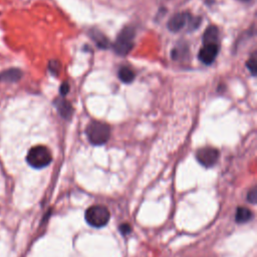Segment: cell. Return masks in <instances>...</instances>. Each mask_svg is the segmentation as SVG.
Returning <instances> with one entry per match:
<instances>
[{
	"instance_id": "1",
	"label": "cell",
	"mask_w": 257,
	"mask_h": 257,
	"mask_svg": "<svg viewBox=\"0 0 257 257\" xmlns=\"http://www.w3.org/2000/svg\"><path fill=\"white\" fill-rule=\"evenodd\" d=\"M85 133L90 144L101 146L108 141L110 137V127L105 122L92 120L87 124Z\"/></svg>"
},
{
	"instance_id": "2",
	"label": "cell",
	"mask_w": 257,
	"mask_h": 257,
	"mask_svg": "<svg viewBox=\"0 0 257 257\" xmlns=\"http://www.w3.org/2000/svg\"><path fill=\"white\" fill-rule=\"evenodd\" d=\"M136 35V30L134 27L126 26L124 27L117 35L112 48L117 55H126L134 47V39Z\"/></svg>"
},
{
	"instance_id": "3",
	"label": "cell",
	"mask_w": 257,
	"mask_h": 257,
	"mask_svg": "<svg viewBox=\"0 0 257 257\" xmlns=\"http://www.w3.org/2000/svg\"><path fill=\"white\" fill-rule=\"evenodd\" d=\"M26 161L32 168L42 169L51 163L52 156L46 147L35 146L29 150Z\"/></svg>"
},
{
	"instance_id": "4",
	"label": "cell",
	"mask_w": 257,
	"mask_h": 257,
	"mask_svg": "<svg viewBox=\"0 0 257 257\" xmlns=\"http://www.w3.org/2000/svg\"><path fill=\"white\" fill-rule=\"evenodd\" d=\"M84 217L88 225L95 228H100L107 224L110 214L106 207L102 205H93L86 209Z\"/></svg>"
},
{
	"instance_id": "5",
	"label": "cell",
	"mask_w": 257,
	"mask_h": 257,
	"mask_svg": "<svg viewBox=\"0 0 257 257\" xmlns=\"http://www.w3.org/2000/svg\"><path fill=\"white\" fill-rule=\"evenodd\" d=\"M196 159L202 166L206 168L213 167L219 159V151L211 147L201 148L196 153Z\"/></svg>"
},
{
	"instance_id": "6",
	"label": "cell",
	"mask_w": 257,
	"mask_h": 257,
	"mask_svg": "<svg viewBox=\"0 0 257 257\" xmlns=\"http://www.w3.org/2000/svg\"><path fill=\"white\" fill-rule=\"evenodd\" d=\"M219 52V44H203V47L199 50L198 58L204 64H211L216 59Z\"/></svg>"
},
{
	"instance_id": "7",
	"label": "cell",
	"mask_w": 257,
	"mask_h": 257,
	"mask_svg": "<svg viewBox=\"0 0 257 257\" xmlns=\"http://www.w3.org/2000/svg\"><path fill=\"white\" fill-rule=\"evenodd\" d=\"M189 17H190V14L184 13V12L175 14L174 16L171 17V19L169 20V22L167 24L168 29L172 32L180 31L182 28H184L185 24L188 22Z\"/></svg>"
},
{
	"instance_id": "8",
	"label": "cell",
	"mask_w": 257,
	"mask_h": 257,
	"mask_svg": "<svg viewBox=\"0 0 257 257\" xmlns=\"http://www.w3.org/2000/svg\"><path fill=\"white\" fill-rule=\"evenodd\" d=\"M54 104H55V106L57 108V111L61 115V117L66 118V119L70 118V116L72 115L73 109H72L71 104L66 99L57 98V99H55Z\"/></svg>"
},
{
	"instance_id": "9",
	"label": "cell",
	"mask_w": 257,
	"mask_h": 257,
	"mask_svg": "<svg viewBox=\"0 0 257 257\" xmlns=\"http://www.w3.org/2000/svg\"><path fill=\"white\" fill-rule=\"evenodd\" d=\"M203 44H219V30L216 26H208L203 34Z\"/></svg>"
},
{
	"instance_id": "10",
	"label": "cell",
	"mask_w": 257,
	"mask_h": 257,
	"mask_svg": "<svg viewBox=\"0 0 257 257\" xmlns=\"http://www.w3.org/2000/svg\"><path fill=\"white\" fill-rule=\"evenodd\" d=\"M91 39L96 43V45L101 49H107L110 46V41L108 38L99 30L97 29H91L89 31Z\"/></svg>"
},
{
	"instance_id": "11",
	"label": "cell",
	"mask_w": 257,
	"mask_h": 257,
	"mask_svg": "<svg viewBox=\"0 0 257 257\" xmlns=\"http://www.w3.org/2000/svg\"><path fill=\"white\" fill-rule=\"evenodd\" d=\"M117 76L123 83H131L135 79V72L128 66H121L117 71Z\"/></svg>"
},
{
	"instance_id": "12",
	"label": "cell",
	"mask_w": 257,
	"mask_h": 257,
	"mask_svg": "<svg viewBox=\"0 0 257 257\" xmlns=\"http://www.w3.org/2000/svg\"><path fill=\"white\" fill-rule=\"evenodd\" d=\"M21 75H22V72H21L20 69L10 68V69L5 70L2 73L1 78H3L6 81H9V82H15V81H17L21 78Z\"/></svg>"
},
{
	"instance_id": "13",
	"label": "cell",
	"mask_w": 257,
	"mask_h": 257,
	"mask_svg": "<svg viewBox=\"0 0 257 257\" xmlns=\"http://www.w3.org/2000/svg\"><path fill=\"white\" fill-rule=\"evenodd\" d=\"M253 214L252 212L245 207H239L236 211V215H235V219L237 223H246L248 222L251 218H252Z\"/></svg>"
},
{
	"instance_id": "14",
	"label": "cell",
	"mask_w": 257,
	"mask_h": 257,
	"mask_svg": "<svg viewBox=\"0 0 257 257\" xmlns=\"http://www.w3.org/2000/svg\"><path fill=\"white\" fill-rule=\"evenodd\" d=\"M257 59H256V54L255 53H253L252 55H251V57L247 60V62H246V67H247V69L251 72V74L253 75V76H255L256 75V70H257V61H256Z\"/></svg>"
},
{
	"instance_id": "15",
	"label": "cell",
	"mask_w": 257,
	"mask_h": 257,
	"mask_svg": "<svg viewBox=\"0 0 257 257\" xmlns=\"http://www.w3.org/2000/svg\"><path fill=\"white\" fill-rule=\"evenodd\" d=\"M48 69L49 71L54 74V75H57L59 73V70H60V63L57 61V60H50L49 63H48Z\"/></svg>"
},
{
	"instance_id": "16",
	"label": "cell",
	"mask_w": 257,
	"mask_h": 257,
	"mask_svg": "<svg viewBox=\"0 0 257 257\" xmlns=\"http://www.w3.org/2000/svg\"><path fill=\"white\" fill-rule=\"evenodd\" d=\"M256 195H257V193H256V188L253 187V188L248 192V194H247V200H248V202L254 204V203L256 202Z\"/></svg>"
},
{
	"instance_id": "17",
	"label": "cell",
	"mask_w": 257,
	"mask_h": 257,
	"mask_svg": "<svg viewBox=\"0 0 257 257\" xmlns=\"http://www.w3.org/2000/svg\"><path fill=\"white\" fill-rule=\"evenodd\" d=\"M119 231H120V233H121V234H123V235H127V234H130V233H131L132 228H131L130 224L124 223V224H121V225L119 226Z\"/></svg>"
},
{
	"instance_id": "18",
	"label": "cell",
	"mask_w": 257,
	"mask_h": 257,
	"mask_svg": "<svg viewBox=\"0 0 257 257\" xmlns=\"http://www.w3.org/2000/svg\"><path fill=\"white\" fill-rule=\"evenodd\" d=\"M59 91H60V94H61L62 96H64V95L67 94V92L69 91V85H68V83H67L66 81L63 82V83L60 85Z\"/></svg>"
},
{
	"instance_id": "19",
	"label": "cell",
	"mask_w": 257,
	"mask_h": 257,
	"mask_svg": "<svg viewBox=\"0 0 257 257\" xmlns=\"http://www.w3.org/2000/svg\"><path fill=\"white\" fill-rule=\"evenodd\" d=\"M241 1H244V2H248V1H250V0H241Z\"/></svg>"
},
{
	"instance_id": "20",
	"label": "cell",
	"mask_w": 257,
	"mask_h": 257,
	"mask_svg": "<svg viewBox=\"0 0 257 257\" xmlns=\"http://www.w3.org/2000/svg\"><path fill=\"white\" fill-rule=\"evenodd\" d=\"M0 79H1V74H0Z\"/></svg>"
}]
</instances>
